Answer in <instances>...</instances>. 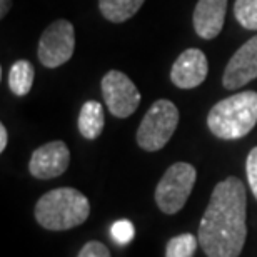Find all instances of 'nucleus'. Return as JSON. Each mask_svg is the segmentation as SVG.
<instances>
[{
  "label": "nucleus",
  "mask_w": 257,
  "mask_h": 257,
  "mask_svg": "<svg viewBox=\"0 0 257 257\" xmlns=\"http://www.w3.org/2000/svg\"><path fill=\"white\" fill-rule=\"evenodd\" d=\"M247 197L240 179L230 176L214 187L199 224L197 239L207 257H239L247 237Z\"/></svg>",
  "instance_id": "f257e3e1"
},
{
  "label": "nucleus",
  "mask_w": 257,
  "mask_h": 257,
  "mask_svg": "<svg viewBox=\"0 0 257 257\" xmlns=\"http://www.w3.org/2000/svg\"><path fill=\"white\" fill-rule=\"evenodd\" d=\"M104 107L99 102L89 100L82 105L79 114V132L87 141H94L104 131Z\"/></svg>",
  "instance_id": "f8f14e48"
},
{
  "label": "nucleus",
  "mask_w": 257,
  "mask_h": 257,
  "mask_svg": "<svg viewBox=\"0 0 257 257\" xmlns=\"http://www.w3.org/2000/svg\"><path fill=\"white\" fill-rule=\"evenodd\" d=\"M35 70L29 60H17L9 72V87L17 97L27 95L34 85Z\"/></svg>",
  "instance_id": "4468645a"
},
{
  "label": "nucleus",
  "mask_w": 257,
  "mask_h": 257,
  "mask_svg": "<svg viewBox=\"0 0 257 257\" xmlns=\"http://www.w3.org/2000/svg\"><path fill=\"white\" fill-rule=\"evenodd\" d=\"M70 162V151L62 141H54L35 149L29 162V172L35 179L49 181L67 171Z\"/></svg>",
  "instance_id": "6e6552de"
},
{
  "label": "nucleus",
  "mask_w": 257,
  "mask_h": 257,
  "mask_svg": "<svg viewBox=\"0 0 257 257\" xmlns=\"http://www.w3.org/2000/svg\"><path fill=\"white\" fill-rule=\"evenodd\" d=\"M257 124V92H239L217 102L207 115V125L224 141L240 139Z\"/></svg>",
  "instance_id": "7ed1b4c3"
},
{
  "label": "nucleus",
  "mask_w": 257,
  "mask_h": 257,
  "mask_svg": "<svg viewBox=\"0 0 257 257\" xmlns=\"http://www.w3.org/2000/svg\"><path fill=\"white\" fill-rule=\"evenodd\" d=\"M7 142H9V134H7V127L4 124L0 125V152L5 151V147H7Z\"/></svg>",
  "instance_id": "aec40b11"
},
{
  "label": "nucleus",
  "mask_w": 257,
  "mask_h": 257,
  "mask_svg": "<svg viewBox=\"0 0 257 257\" xmlns=\"http://www.w3.org/2000/svg\"><path fill=\"white\" fill-rule=\"evenodd\" d=\"M227 0H199L194 9V30L200 39L212 40L220 34L225 20Z\"/></svg>",
  "instance_id": "9b49d317"
},
{
  "label": "nucleus",
  "mask_w": 257,
  "mask_h": 257,
  "mask_svg": "<svg viewBox=\"0 0 257 257\" xmlns=\"http://www.w3.org/2000/svg\"><path fill=\"white\" fill-rule=\"evenodd\" d=\"M112 237H114L119 244H128L136 235V229H134V224L127 219H120L117 222L112 224V230H110Z\"/></svg>",
  "instance_id": "f3484780"
},
{
  "label": "nucleus",
  "mask_w": 257,
  "mask_h": 257,
  "mask_svg": "<svg viewBox=\"0 0 257 257\" xmlns=\"http://www.w3.org/2000/svg\"><path fill=\"white\" fill-rule=\"evenodd\" d=\"M245 172H247V181L252 191L254 197L257 199V147L249 152L247 161H245Z\"/></svg>",
  "instance_id": "a211bd4d"
},
{
  "label": "nucleus",
  "mask_w": 257,
  "mask_h": 257,
  "mask_svg": "<svg viewBox=\"0 0 257 257\" xmlns=\"http://www.w3.org/2000/svg\"><path fill=\"white\" fill-rule=\"evenodd\" d=\"M10 0H0V17H5V15H7V12L10 10Z\"/></svg>",
  "instance_id": "412c9836"
},
{
  "label": "nucleus",
  "mask_w": 257,
  "mask_h": 257,
  "mask_svg": "<svg viewBox=\"0 0 257 257\" xmlns=\"http://www.w3.org/2000/svg\"><path fill=\"white\" fill-rule=\"evenodd\" d=\"M77 257H110V250L105 244L99 242V240H89Z\"/></svg>",
  "instance_id": "6ab92c4d"
},
{
  "label": "nucleus",
  "mask_w": 257,
  "mask_h": 257,
  "mask_svg": "<svg viewBox=\"0 0 257 257\" xmlns=\"http://www.w3.org/2000/svg\"><path fill=\"white\" fill-rule=\"evenodd\" d=\"M235 20L247 30H257V0H235Z\"/></svg>",
  "instance_id": "dca6fc26"
},
{
  "label": "nucleus",
  "mask_w": 257,
  "mask_h": 257,
  "mask_svg": "<svg viewBox=\"0 0 257 257\" xmlns=\"http://www.w3.org/2000/svg\"><path fill=\"white\" fill-rule=\"evenodd\" d=\"M207 72V57L202 50L187 49L174 62L171 69V80L179 89H194L205 80Z\"/></svg>",
  "instance_id": "9d476101"
},
{
  "label": "nucleus",
  "mask_w": 257,
  "mask_h": 257,
  "mask_svg": "<svg viewBox=\"0 0 257 257\" xmlns=\"http://www.w3.org/2000/svg\"><path fill=\"white\" fill-rule=\"evenodd\" d=\"M179 124V110L174 102H154L137 128V144L147 152H157L167 146Z\"/></svg>",
  "instance_id": "20e7f679"
},
{
  "label": "nucleus",
  "mask_w": 257,
  "mask_h": 257,
  "mask_svg": "<svg viewBox=\"0 0 257 257\" xmlns=\"http://www.w3.org/2000/svg\"><path fill=\"white\" fill-rule=\"evenodd\" d=\"M257 79V35L249 39L232 57L224 70V87L235 90Z\"/></svg>",
  "instance_id": "1a4fd4ad"
},
{
  "label": "nucleus",
  "mask_w": 257,
  "mask_h": 257,
  "mask_svg": "<svg viewBox=\"0 0 257 257\" xmlns=\"http://www.w3.org/2000/svg\"><path fill=\"white\" fill-rule=\"evenodd\" d=\"M197 171L187 162H176L166 171L156 187V202L164 214H177L191 195Z\"/></svg>",
  "instance_id": "39448f33"
},
{
  "label": "nucleus",
  "mask_w": 257,
  "mask_h": 257,
  "mask_svg": "<svg viewBox=\"0 0 257 257\" xmlns=\"http://www.w3.org/2000/svg\"><path fill=\"white\" fill-rule=\"evenodd\" d=\"M90 202L74 187H59L44 194L35 205V219L47 230H69L84 224Z\"/></svg>",
  "instance_id": "f03ea898"
},
{
  "label": "nucleus",
  "mask_w": 257,
  "mask_h": 257,
  "mask_svg": "<svg viewBox=\"0 0 257 257\" xmlns=\"http://www.w3.org/2000/svg\"><path fill=\"white\" fill-rule=\"evenodd\" d=\"M75 49L74 25L69 20H55L44 30L39 40L37 55L42 65L55 69L70 60Z\"/></svg>",
  "instance_id": "423d86ee"
},
{
  "label": "nucleus",
  "mask_w": 257,
  "mask_h": 257,
  "mask_svg": "<svg viewBox=\"0 0 257 257\" xmlns=\"http://www.w3.org/2000/svg\"><path fill=\"white\" fill-rule=\"evenodd\" d=\"M199 239H195L192 234H181L172 237L167 242L166 257H194L197 249Z\"/></svg>",
  "instance_id": "2eb2a0df"
},
{
  "label": "nucleus",
  "mask_w": 257,
  "mask_h": 257,
  "mask_svg": "<svg viewBox=\"0 0 257 257\" xmlns=\"http://www.w3.org/2000/svg\"><path fill=\"white\" fill-rule=\"evenodd\" d=\"M102 95L112 115L125 119L137 110L141 104V92L125 74L119 70L107 72L102 79Z\"/></svg>",
  "instance_id": "0eeeda50"
},
{
  "label": "nucleus",
  "mask_w": 257,
  "mask_h": 257,
  "mask_svg": "<svg viewBox=\"0 0 257 257\" xmlns=\"http://www.w3.org/2000/svg\"><path fill=\"white\" fill-rule=\"evenodd\" d=\"M146 0H99L100 14L114 24H122L134 17Z\"/></svg>",
  "instance_id": "ddd939ff"
}]
</instances>
